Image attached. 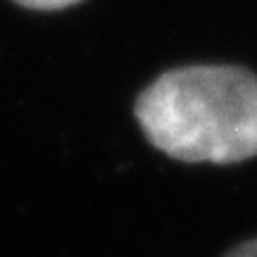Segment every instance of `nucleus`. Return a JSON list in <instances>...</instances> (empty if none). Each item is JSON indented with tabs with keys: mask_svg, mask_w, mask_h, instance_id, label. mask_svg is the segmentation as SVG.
Wrapping results in <instances>:
<instances>
[{
	"mask_svg": "<svg viewBox=\"0 0 257 257\" xmlns=\"http://www.w3.org/2000/svg\"><path fill=\"white\" fill-rule=\"evenodd\" d=\"M146 138L181 162L233 165L257 157V74L231 64L165 72L138 95Z\"/></svg>",
	"mask_w": 257,
	"mask_h": 257,
	"instance_id": "1",
	"label": "nucleus"
},
{
	"mask_svg": "<svg viewBox=\"0 0 257 257\" xmlns=\"http://www.w3.org/2000/svg\"><path fill=\"white\" fill-rule=\"evenodd\" d=\"M17 5L29 10H41V12H53V10H64V8H72L81 0H15Z\"/></svg>",
	"mask_w": 257,
	"mask_h": 257,
	"instance_id": "2",
	"label": "nucleus"
},
{
	"mask_svg": "<svg viewBox=\"0 0 257 257\" xmlns=\"http://www.w3.org/2000/svg\"><path fill=\"white\" fill-rule=\"evenodd\" d=\"M224 257H257V238L245 240V243L236 245V248L229 250Z\"/></svg>",
	"mask_w": 257,
	"mask_h": 257,
	"instance_id": "3",
	"label": "nucleus"
}]
</instances>
